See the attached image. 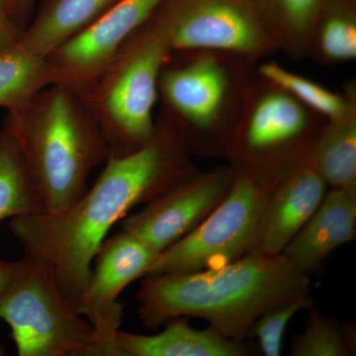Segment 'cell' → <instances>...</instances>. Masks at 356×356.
<instances>
[{
    "label": "cell",
    "instance_id": "obj_7",
    "mask_svg": "<svg viewBox=\"0 0 356 356\" xmlns=\"http://www.w3.org/2000/svg\"><path fill=\"white\" fill-rule=\"evenodd\" d=\"M0 293V320L11 329L19 356H99L92 327L41 259L26 255Z\"/></svg>",
    "mask_w": 356,
    "mask_h": 356
},
{
    "label": "cell",
    "instance_id": "obj_16",
    "mask_svg": "<svg viewBox=\"0 0 356 356\" xmlns=\"http://www.w3.org/2000/svg\"><path fill=\"white\" fill-rule=\"evenodd\" d=\"M119 0H44L21 32L18 44L47 58L95 23Z\"/></svg>",
    "mask_w": 356,
    "mask_h": 356
},
{
    "label": "cell",
    "instance_id": "obj_13",
    "mask_svg": "<svg viewBox=\"0 0 356 356\" xmlns=\"http://www.w3.org/2000/svg\"><path fill=\"white\" fill-rule=\"evenodd\" d=\"M329 186L309 158L278 182L262 212L252 250L281 254L310 219Z\"/></svg>",
    "mask_w": 356,
    "mask_h": 356
},
{
    "label": "cell",
    "instance_id": "obj_18",
    "mask_svg": "<svg viewBox=\"0 0 356 356\" xmlns=\"http://www.w3.org/2000/svg\"><path fill=\"white\" fill-rule=\"evenodd\" d=\"M278 50L293 60L310 56L312 33L324 0H252Z\"/></svg>",
    "mask_w": 356,
    "mask_h": 356
},
{
    "label": "cell",
    "instance_id": "obj_10",
    "mask_svg": "<svg viewBox=\"0 0 356 356\" xmlns=\"http://www.w3.org/2000/svg\"><path fill=\"white\" fill-rule=\"evenodd\" d=\"M234 178L229 163L205 172L194 168L139 212L124 217L121 229L161 254L209 216L229 193Z\"/></svg>",
    "mask_w": 356,
    "mask_h": 356
},
{
    "label": "cell",
    "instance_id": "obj_21",
    "mask_svg": "<svg viewBox=\"0 0 356 356\" xmlns=\"http://www.w3.org/2000/svg\"><path fill=\"white\" fill-rule=\"evenodd\" d=\"M257 74L266 83L282 89L325 120L341 118L356 104L355 86H348L344 93L334 92L322 84L285 69L273 60L259 65Z\"/></svg>",
    "mask_w": 356,
    "mask_h": 356
},
{
    "label": "cell",
    "instance_id": "obj_25",
    "mask_svg": "<svg viewBox=\"0 0 356 356\" xmlns=\"http://www.w3.org/2000/svg\"><path fill=\"white\" fill-rule=\"evenodd\" d=\"M22 31L13 20L0 15V55L17 44Z\"/></svg>",
    "mask_w": 356,
    "mask_h": 356
},
{
    "label": "cell",
    "instance_id": "obj_27",
    "mask_svg": "<svg viewBox=\"0 0 356 356\" xmlns=\"http://www.w3.org/2000/svg\"><path fill=\"white\" fill-rule=\"evenodd\" d=\"M21 261L9 262L0 259V293L4 291L19 273Z\"/></svg>",
    "mask_w": 356,
    "mask_h": 356
},
{
    "label": "cell",
    "instance_id": "obj_5",
    "mask_svg": "<svg viewBox=\"0 0 356 356\" xmlns=\"http://www.w3.org/2000/svg\"><path fill=\"white\" fill-rule=\"evenodd\" d=\"M172 50L149 18L124 43L83 93L108 144L110 156H127L151 140L159 83Z\"/></svg>",
    "mask_w": 356,
    "mask_h": 356
},
{
    "label": "cell",
    "instance_id": "obj_20",
    "mask_svg": "<svg viewBox=\"0 0 356 356\" xmlns=\"http://www.w3.org/2000/svg\"><path fill=\"white\" fill-rule=\"evenodd\" d=\"M53 84L46 58L19 44L0 55V108H19L47 86Z\"/></svg>",
    "mask_w": 356,
    "mask_h": 356
},
{
    "label": "cell",
    "instance_id": "obj_24",
    "mask_svg": "<svg viewBox=\"0 0 356 356\" xmlns=\"http://www.w3.org/2000/svg\"><path fill=\"white\" fill-rule=\"evenodd\" d=\"M314 305L310 294L290 300L261 314L250 327L248 339H257L259 348L266 356L282 355L283 339L290 321L300 311Z\"/></svg>",
    "mask_w": 356,
    "mask_h": 356
},
{
    "label": "cell",
    "instance_id": "obj_2",
    "mask_svg": "<svg viewBox=\"0 0 356 356\" xmlns=\"http://www.w3.org/2000/svg\"><path fill=\"white\" fill-rule=\"evenodd\" d=\"M310 291L309 274L284 254L252 250L217 268L144 276L138 316L147 331L175 318H202L222 336L243 343L261 314Z\"/></svg>",
    "mask_w": 356,
    "mask_h": 356
},
{
    "label": "cell",
    "instance_id": "obj_28",
    "mask_svg": "<svg viewBox=\"0 0 356 356\" xmlns=\"http://www.w3.org/2000/svg\"><path fill=\"white\" fill-rule=\"evenodd\" d=\"M0 15L11 20L10 14H9L8 0H0Z\"/></svg>",
    "mask_w": 356,
    "mask_h": 356
},
{
    "label": "cell",
    "instance_id": "obj_4",
    "mask_svg": "<svg viewBox=\"0 0 356 356\" xmlns=\"http://www.w3.org/2000/svg\"><path fill=\"white\" fill-rule=\"evenodd\" d=\"M159 77L165 112L189 154L224 156L238 120L254 60L213 51H173Z\"/></svg>",
    "mask_w": 356,
    "mask_h": 356
},
{
    "label": "cell",
    "instance_id": "obj_29",
    "mask_svg": "<svg viewBox=\"0 0 356 356\" xmlns=\"http://www.w3.org/2000/svg\"><path fill=\"white\" fill-rule=\"evenodd\" d=\"M6 353V350H4L3 346L0 343V355H3Z\"/></svg>",
    "mask_w": 356,
    "mask_h": 356
},
{
    "label": "cell",
    "instance_id": "obj_3",
    "mask_svg": "<svg viewBox=\"0 0 356 356\" xmlns=\"http://www.w3.org/2000/svg\"><path fill=\"white\" fill-rule=\"evenodd\" d=\"M3 129L17 143L43 212L49 214L79 200L91 172L110 156L86 96L65 84H51L7 112Z\"/></svg>",
    "mask_w": 356,
    "mask_h": 356
},
{
    "label": "cell",
    "instance_id": "obj_23",
    "mask_svg": "<svg viewBox=\"0 0 356 356\" xmlns=\"http://www.w3.org/2000/svg\"><path fill=\"white\" fill-rule=\"evenodd\" d=\"M308 310L305 330L293 339L291 355H355L351 329L339 324L336 318L327 317L314 305Z\"/></svg>",
    "mask_w": 356,
    "mask_h": 356
},
{
    "label": "cell",
    "instance_id": "obj_11",
    "mask_svg": "<svg viewBox=\"0 0 356 356\" xmlns=\"http://www.w3.org/2000/svg\"><path fill=\"white\" fill-rule=\"evenodd\" d=\"M156 255L146 243L122 229L105 238L98 248L76 310L92 327L99 356H118L116 336L123 318L119 296L133 281L146 275Z\"/></svg>",
    "mask_w": 356,
    "mask_h": 356
},
{
    "label": "cell",
    "instance_id": "obj_26",
    "mask_svg": "<svg viewBox=\"0 0 356 356\" xmlns=\"http://www.w3.org/2000/svg\"><path fill=\"white\" fill-rule=\"evenodd\" d=\"M34 0H8L9 14L11 20L20 29H24L31 17Z\"/></svg>",
    "mask_w": 356,
    "mask_h": 356
},
{
    "label": "cell",
    "instance_id": "obj_6",
    "mask_svg": "<svg viewBox=\"0 0 356 356\" xmlns=\"http://www.w3.org/2000/svg\"><path fill=\"white\" fill-rule=\"evenodd\" d=\"M325 121L282 89L252 79L224 156L232 168L278 184L309 158Z\"/></svg>",
    "mask_w": 356,
    "mask_h": 356
},
{
    "label": "cell",
    "instance_id": "obj_8",
    "mask_svg": "<svg viewBox=\"0 0 356 356\" xmlns=\"http://www.w3.org/2000/svg\"><path fill=\"white\" fill-rule=\"evenodd\" d=\"M233 170L235 178L224 200L188 235L156 255L145 276L217 268L252 252L262 212L277 184Z\"/></svg>",
    "mask_w": 356,
    "mask_h": 356
},
{
    "label": "cell",
    "instance_id": "obj_22",
    "mask_svg": "<svg viewBox=\"0 0 356 356\" xmlns=\"http://www.w3.org/2000/svg\"><path fill=\"white\" fill-rule=\"evenodd\" d=\"M43 212L17 143L7 131L0 132V221Z\"/></svg>",
    "mask_w": 356,
    "mask_h": 356
},
{
    "label": "cell",
    "instance_id": "obj_14",
    "mask_svg": "<svg viewBox=\"0 0 356 356\" xmlns=\"http://www.w3.org/2000/svg\"><path fill=\"white\" fill-rule=\"evenodd\" d=\"M356 238V189L329 188L282 254L303 273L317 270L332 252Z\"/></svg>",
    "mask_w": 356,
    "mask_h": 356
},
{
    "label": "cell",
    "instance_id": "obj_19",
    "mask_svg": "<svg viewBox=\"0 0 356 356\" xmlns=\"http://www.w3.org/2000/svg\"><path fill=\"white\" fill-rule=\"evenodd\" d=\"M310 56L329 65L355 60V0H324L312 33Z\"/></svg>",
    "mask_w": 356,
    "mask_h": 356
},
{
    "label": "cell",
    "instance_id": "obj_1",
    "mask_svg": "<svg viewBox=\"0 0 356 356\" xmlns=\"http://www.w3.org/2000/svg\"><path fill=\"white\" fill-rule=\"evenodd\" d=\"M186 142L163 111L151 140L138 151L109 156L99 177L74 205L58 214L32 213L10 219L25 254L44 261L76 307L98 248L129 211L147 204L195 166Z\"/></svg>",
    "mask_w": 356,
    "mask_h": 356
},
{
    "label": "cell",
    "instance_id": "obj_17",
    "mask_svg": "<svg viewBox=\"0 0 356 356\" xmlns=\"http://www.w3.org/2000/svg\"><path fill=\"white\" fill-rule=\"evenodd\" d=\"M309 161L329 188L356 189V104L341 118L325 122Z\"/></svg>",
    "mask_w": 356,
    "mask_h": 356
},
{
    "label": "cell",
    "instance_id": "obj_12",
    "mask_svg": "<svg viewBox=\"0 0 356 356\" xmlns=\"http://www.w3.org/2000/svg\"><path fill=\"white\" fill-rule=\"evenodd\" d=\"M165 0H119L95 23L47 57L53 84L86 93L124 43Z\"/></svg>",
    "mask_w": 356,
    "mask_h": 356
},
{
    "label": "cell",
    "instance_id": "obj_9",
    "mask_svg": "<svg viewBox=\"0 0 356 356\" xmlns=\"http://www.w3.org/2000/svg\"><path fill=\"white\" fill-rule=\"evenodd\" d=\"M151 20L172 53L221 51L257 62L278 51L252 0H165Z\"/></svg>",
    "mask_w": 356,
    "mask_h": 356
},
{
    "label": "cell",
    "instance_id": "obj_15",
    "mask_svg": "<svg viewBox=\"0 0 356 356\" xmlns=\"http://www.w3.org/2000/svg\"><path fill=\"white\" fill-rule=\"evenodd\" d=\"M158 334H133L119 331L116 336L118 356H248L254 350L247 341H233L214 327L196 330L188 318L168 321Z\"/></svg>",
    "mask_w": 356,
    "mask_h": 356
}]
</instances>
